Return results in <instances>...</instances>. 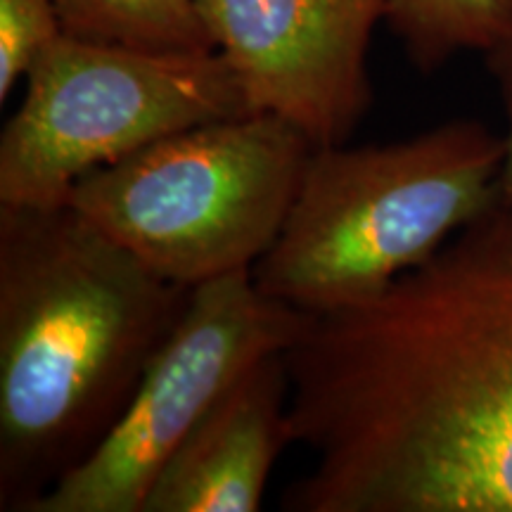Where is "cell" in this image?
<instances>
[{
  "instance_id": "cell-1",
  "label": "cell",
  "mask_w": 512,
  "mask_h": 512,
  "mask_svg": "<svg viewBox=\"0 0 512 512\" xmlns=\"http://www.w3.org/2000/svg\"><path fill=\"white\" fill-rule=\"evenodd\" d=\"M290 512H512V204L285 351Z\"/></svg>"
},
{
  "instance_id": "cell-2",
  "label": "cell",
  "mask_w": 512,
  "mask_h": 512,
  "mask_svg": "<svg viewBox=\"0 0 512 512\" xmlns=\"http://www.w3.org/2000/svg\"><path fill=\"white\" fill-rule=\"evenodd\" d=\"M190 292L69 204H0V510L102 444Z\"/></svg>"
},
{
  "instance_id": "cell-3",
  "label": "cell",
  "mask_w": 512,
  "mask_h": 512,
  "mask_svg": "<svg viewBox=\"0 0 512 512\" xmlns=\"http://www.w3.org/2000/svg\"><path fill=\"white\" fill-rule=\"evenodd\" d=\"M503 157V136L477 119L313 147L278 238L252 266L256 287L304 313L366 302L498 200Z\"/></svg>"
},
{
  "instance_id": "cell-4",
  "label": "cell",
  "mask_w": 512,
  "mask_h": 512,
  "mask_svg": "<svg viewBox=\"0 0 512 512\" xmlns=\"http://www.w3.org/2000/svg\"><path fill=\"white\" fill-rule=\"evenodd\" d=\"M313 147L278 114L209 121L79 178L67 204L159 278L192 290L268 252Z\"/></svg>"
},
{
  "instance_id": "cell-5",
  "label": "cell",
  "mask_w": 512,
  "mask_h": 512,
  "mask_svg": "<svg viewBox=\"0 0 512 512\" xmlns=\"http://www.w3.org/2000/svg\"><path fill=\"white\" fill-rule=\"evenodd\" d=\"M240 114L247 100L219 50H145L64 31L31 67L0 136V204L62 207L91 171Z\"/></svg>"
},
{
  "instance_id": "cell-6",
  "label": "cell",
  "mask_w": 512,
  "mask_h": 512,
  "mask_svg": "<svg viewBox=\"0 0 512 512\" xmlns=\"http://www.w3.org/2000/svg\"><path fill=\"white\" fill-rule=\"evenodd\" d=\"M311 313L256 287L252 268L192 287L112 432L29 512H143L152 484L249 366L285 354Z\"/></svg>"
},
{
  "instance_id": "cell-7",
  "label": "cell",
  "mask_w": 512,
  "mask_h": 512,
  "mask_svg": "<svg viewBox=\"0 0 512 512\" xmlns=\"http://www.w3.org/2000/svg\"><path fill=\"white\" fill-rule=\"evenodd\" d=\"M387 0H195L249 112L278 114L316 147L347 143L373 88L370 38Z\"/></svg>"
},
{
  "instance_id": "cell-8",
  "label": "cell",
  "mask_w": 512,
  "mask_h": 512,
  "mask_svg": "<svg viewBox=\"0 0 512 512\" xmlns=\"http://www.w3.org/2000/svg\"><path fill=\"white\" fill-rule=\"evenodd\" d=\"M285 354L249 366L159 472L143 512H256L271 470L292 446Z\"/></svg>"
},
{
  "instance_id": "cell-9",
  "label": "cell",
  "mask_w": 512,
  "mask_h": 512,
  "mask_svg": "<svg viewBox=\"0 0 512 512\" xmlns=\"http://www.w3.org/2000/svg\"><path fill=\"white\" fill-rule=\"evenodd\" d=\"M384 22L420 72L489 53L512 34V0H387Z\"/></svg>"
},
{
  "instance_id": "cell-10",
  "label": "cell",
  "mask_w": 512,
  "mask_h": 512,
  "mask_svg": "<svg viewBox=\"0 0 512 512\" xmlns=\"http://www.w3.org/2000/svg\"><path fill=\"white\" fill-rule=\"evenodd\" d=\"M67 34L102 43L204 53L216 50L195 0H55Z\"/></svg>"
},
{
  "instance_id": "cell-11",
  "label": "cell",
  "mask_w": 512,
  "mask_h": 512,
  "mask_svg": "<svg viewBox=\"0 0 512 512\" xmlns=\"http://www.w3.org/2000/svg\"><path fill=\"white\" fill-rule=\"evenodd\" d=\"M62 34L55 0H0V102Z\"/></svg>"
},
{
  "instance_id": "cell-12",
  "label": "cell",
  "mask_w": 512,
  "mask_h": 512,
  "mask_svg": "<svg viewBox=\"0 0 512 512\" xmlns=\"http://www.w3.org/2000/svg\"><path fill=\"white\" fill-rule=\"evenodd\" d=\"M491 74L498 83L503 100V112L508 119V131L503 133L505 140V157L501 166V176H498V200L512 204V34L503 38L494 50L486 53Z\"/></svg>"
}]
</instances>
